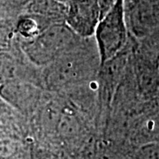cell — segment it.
<instances>
[{
  "mask_svg": "<svg viewBox=\"0 0 159 159\" xmlns=\"http://www.w3.org/2000/svg\"><path fill=\"white\" fill-rule=\"evenodd\" d=\"M48 91L29 81L15 80L0 87V97L30 120L44 101Z\"/></svg>",
  "mask_w": 159,
  "mask_h": 159,
  "instance_id": "obj_4",
  "label": "cell"
},
{
  "mask_svg": "<svg viewBox=\"0 0 159 159\" xmlns=\"http://www.w3.org/2000/svg\"><path fill=\"white\" fill-rule=\"evenodd\" d=\"M116 0H97L98 6L100 8L101 11V14H102V18L103 17V15H105L110 9L112 7Z\"/></svg>",
  "mask_w": 159,
  "mask_h": 159,
  "instance_id": "obj_9",
  "label": "cell"
},
{
  "mask_svg": "<svg viewBox=\"0 0 159 159\" xmlns=\"http://www.w3.org/2000/svg\"><path fill=\"white\" fill-rule=\"evenodd\" d=\"M101 19L97 0H70L66 5L65 23L80 38L93 37Z\"/></svg>",
  "mask_w": 159,
  "mask_h": 159,
  "instance_id": "obj_5",
  "label": "cell"
},
{
  "mask_svg": "<svg viewBox=\"0 0 159 159\" xmlns=\"http://www.w3.org/2000/svg\"><path fill=\"white\" fill-rule=\"evenodd\" d=\"M125 1L116 0L97 25L94 38L102 64L129 45L132 35L125 20Z\"/></svg>",
  "mask_w": 159,
  "mask_h": 159,
  "instance_id": "obj_3",
  "label": "cell"
},
{
  "mask_svg": "<svg viewBox=\"0 0 159 159\" xmlns=\"http://www.w3.org/2000/svg\"><path fill=\"white\" fill-rule=\"evenodd\" d=\"M55 1H57V2L60 3V4H63V5L66 6V5H67V3H68L70 0H55Z\"/></svg>",
  "mask_w": 159,
  "mask_h": 159,
  "instance_id": "obj_11",
  "label": "cell"
},
{
  "mask_svg": "<svg viewBox=\"0 0 159 159\" xmlns=\"http://www.w3.org/2000/svg\"><path fill=\"white\" fill-rule=\"evenodd\" d=\"M54 23L56 22L47 18L29 14L18 20L15 25V33L21 41H30Z\"/></svg>",
  "mask_w": 159,
  "mask_h": 159,
  "instance_id": "obj_6",
  "label": "cell"
},
{
  "mask_svg": "<svg viewBox=\"0 0 159 159\" xmlns=\"http://www.w3.org/2000/svg\"><path fill=\"white\" fill-rule=\"evenodd\" d=\"M153 101L155 105H156V107H157V109L159 111V88L157 91V93H156V95H155V97H154Z\"/></svg>",
  "mask_w": 159,
  "mask_h": 159,
  "instance_id": "obj_10",
  "label": "cell"
},
{
  "mask_svg": "<svg viewBox=\"0 0 159 159\" xmlns=\"http://www.w3.org/2000/svg\"><path fill=\"white\" fill-rule=\"evenodd\" d=\"M18 142L11 137H0V158H8L18 151Z\"/></svg>",
  "mask_w": 159,
  "mask_h": 159,
  "instance_id": "obj_7",
  "label": "cell"
},
{
  "mask_svg": "<svg viewBox=\"0 0 159 159\" xmlns=\"http://www.w3.org/2000/svg\"><path fill=\"white\" fill-rule=\"evenodd\" d=\"M142 156L143 159H159V146L149 145L142 149Z\"/></svg>",
  "mask_w": 159,
  "mask_h": 159,
  "instance_id": "obj_8",
  "label": "cell"
},
{
  "mask_svg": "<svg viewBox=\"0 0 159 159\" xmlns=\"http://www.w3.org/2000/svg\"><path fill=\"white\" fill-rule=\"evenodd\" d=\"M101 58L94 36L80 38L60 57L43 68L44 89L58 93L97 79Z\"/></svg>",
  "mask_w": 159,
  "mask_h": 159,
  "instance_id": "obj_1",
  "label": "cell"
},
{
  "mask_svg": "<svg viewBox=\"0 0 159 159\" xmlns=\"http://www.w3.org/2000/svg\"><path fill=\"white\" fill-rule=\"evenodd\" d=\"M80 38L62 21L49 26L34 39L20 40V44L29 61L43 69L60 57Z\"/></svg>",
  "mask_w": 159,
  "mask_h": 159,
  "instance_id": "obj_2",
  "label": "cell"
}]
</instances>
